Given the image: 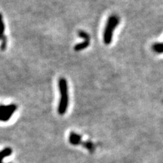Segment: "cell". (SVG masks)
Returning a JSON list of instances; mask_svg holds the SVG:
<instances>
[{
	"label": "cell",
	"instance_id": "52a82bcc",
	"mask_svg": "<svg viewBox=\"0 0 163 163\" xmlns=\"http://www.w3.org/2000/svg\"><path fill=\"white\" fill-rule=\"evenodd\" d=\"M78 35L80 38L83 39L84 41H90V39H91L90 35L88 33L83 31V30H80V31L78 32Z\"/></svg>",
	"mask_w": 163,
	"mask_h": 163
},
{
	"label": "cell",
	"instance_id": "7a4b0ae2",
	"mask_svg": "<svg viewBox=\"0 0 163 163\" xmlns=\"http://www.w3.org/2000/svg\"><path fill=\"white\" fill-rule=\"evenodd\" d=\"M120 23V18L117 15H111L107 18L103 31V42L105 45H110L113 39L114 30Z\"/></svg>",
	"mask_w": 163,
	"mask_h": 163
},
{
	"label": "cell",
	"instance_id": "8992f818",
	"mask_svg": "<svg viewBox=\"0 0 163 163\" xmlns=\"http://www.w3.org/2000/svg\"><path fill=\"white\" fill-rule=\"evenodd\" d=\"M80 139H81V138L79 135L75 134V133H72L70 134L69 141H70V143H72V144H74V145L79 144L80 142Z\"/></svg>",
	"mask_w": 163,
	"mask_h": 163
},
{
	"label": "cell",
	"instance_id": "5b68a950",
	"mask_svg": "<svg viewBox=\"0 0 163 163\" xmlns=\"http://www.w3.org/2000/svg\"><path fill=\"white\" fill-rule=\"evenodd\" d=\"M152 50L157 54L163 53V43L158 42L152 45Z\"/></svg>",
	"mask_w": 163,
	"mask_h": 163
},
{
	"label": "cell",
	"instance_id": "6da1fadb",
	"mask_svg": "<svg viewBox=\"0 0 163 163\" xmlns=\"http://www.w3.org/2000/svg\"><path fill=\"white\" fill-rule=\"evenodd\" d=\"M58 86L60 97L58 105V112L60 115H63L67 110L69 105V93H68V84L67 80L61 78L58 81Z\"/></svg>",
	"mask_w": 163,
	"mask_h": 163
},
{
	"label": "cell",
	"instance_id": "9c48e42d",
	"mask_svg": "<svg viewBox=\"0 0 163 163\" xmlns=\"http://www.w3.org/2000/svg\"><path fill=\"white\" fill-rule=\"evenodd\" d=\"M11 154H12V149H11L10 148H5V149H4V150L2 152V154H1L2 159H4V158L10 156Z\"/></svg>",
	"mask_w": 163,
	"mask_h": 163
},
{
	"label": "cell",
	"instance_id": "3957f363",
	"mask_svg": "<svg viewBox=\"0 0 163 163\" xmlns=\"http://www.w3.org/2000/svg\"><path fill=\"white\" fill-rule=\"evenodd\" d=\"M17 109V106L15 104H10L8 105H2L1 106V120L2 122H7L9 120L13 113Z\"/></svg>",
	"mask_w": 163,
	"mask_h": 163
},
{
	"label": "cell",
	"instance_id": "ba28073f",
	"mask_svg": "<svg viewBox=\"0 0 163 163\" xmlns=\"http://www.w3.org/2000/svg\"><path fill=\"white\" fill-rule=\"evenodd\" d=\"M1 49L2 51H4L5 50H6L7 47V37L5 35H2L1 37Z\"/></svg>",
	"mask_w": 163,
	"mask_h": 163
},
{
	"label": "cell",
	"instance_id": "277c9868",
	"mask_svg": "<svg viewBox=\"0 0 163 163\" xmlns=\"http://www.w3.org/2000/svg\"><path fill=\"white\" fill-rule=\"evenodd\" d=\"M90 46V41H83V42H80L75 44L73 47V49L75 52H80L84 50Z\"/></svg>",
	"mask_w": 163,
	"mask_h": 163
}]
</instances>
